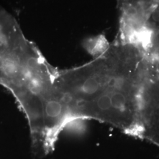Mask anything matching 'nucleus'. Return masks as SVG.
Segmentation results:
<instances>
[{"label": "nucleus", "mask_w": 159, "mask_h": 159, "mask_svg": "<svg viewBox=\"0 0 159 159\" xmlns=\"http://www.w3.org/2000/svg\"><path fill=\"white\" fill-rule=\"evenodd\" d=\"M140 139L159 148V77L145 68L140 99Z\"/></svg>", "instance_id": "2"}, {"label": "nucleus", "mask_w": 159, "mask_h": 159, "mask_svg": "<svg viewBox=\"0 0 159 159\" xmlns=\"http://www.w3.org/2000/svg\"><path fill=\"white\" fill-rule=\"evenodd\" d=\"M142 55L131 49L124 50L111 79L91 100L71 111L72 121L96 120L140 139L141 127L140 99L145 74Z\"/></svg>", "instance_id": "1"}, {"label": "nucleus", "mask_w": 159, "mask_h": 159, "mask_svg": "<svg viewBox=\"0 0 159 159\" xmlns=\"http://www.w3.org/2000/svg\"><path fill=\"white\" fill-rule=\"evenodd\" d=\"M110 45L106 37L102 34L88 38L83 43L84 49L94 58L102 55L108 50Z\"/></svg>", "instance_id": "3"}]
</instances>
